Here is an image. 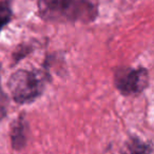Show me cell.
<instances>
[{
	"label": "cell",
	"mask_w": 154,
	"mask_h": 154,
	"mask_svg": "<svg viewBox=\"0 0 154 154\" xmlns=\"http://www.w3.org/2000/svg\"><path fill=\"white\" fill-rule=\"evenodd\" d=\"M31 51H32V48H31V45H21L19 48H18L17 51L15 52V54H14V57L17 58V59H19V58H22L23 56L28 55Z\"/></svg>",
	"instance_id": "52a82bcc"
},
{
	"label": "cell",
	"mask_w": 154,
	"mask_h": 154,
	"mask_svg": "<svg viewBox=\"0 0 154 154\" xmlns=\"http://www.w3.org/2000/svg\"><path fill=\"white\" fill-rule=\"evenodd\" d=\"M149 72L143 66H122L114 73V86L124 96H136L149 86Z\"/></svg>",
	"instance_id": "3957f363"
},
{
	"label": "cell",
	"mask_w": 154,
	"mask_h": 154,
	"mask_svg": "<svg viewBox=\"0 0 154 154\" xmlns=\"http://www.w3.org/2000/svg\"><path fill=\"white\" fill-rule=\"evenodd\" d=\"M3 1H8V2H10V3L12 2V0H3Z\"/></svg>",
	"instance_id": "9c48e42d"
},
{
	"label": "cell",
	"mask_w": 154,
	"mask_h": 154,
	"mask_svg": "<svg viewBox=\"0 0 154 154\" xmlns=\"http://www.w3.org/2000/svg\"><path fill=\"white\" fill-rule=\"evenodd\" d=\"M5 109L2 107V106H0V122L2 120V118H5Z\"/></svg>",
	"instance_id": "ba28073f"
},
{
	"label": "cell",
	"mask_w": 154,
	"mask_h": 154,
	"mask_svg": "<svg viewBox=\"0 0 154 154\" xmlns=\"http://www.w3.org/2000/svg\"><path fill=\"white\" fill-rule=\"evenodd\" d=\"M152 147L137 136H131L127 139L120 150V154H151Z\"/></svg>",
	"instance_id": "5b68a950"
},
{
	"label": "cell",
	"mask_w": 154,
	"mask_h": 154,
	"mask_svg": "<svg viewBox=\"0 0 154 154\" xmlns=\"http://www.w3.org/2000/svg\"><path fill=\"white\" fill-rule=\"evenodd\" d=\"M12 17H13V11L11 3L0 0V33L5 26H7L11 22Z\"/></svg>",
	"instance_id": "8992f818"
},
{
	"label": "cell",
	"mask_w": 154,
	"mask_h": 154,
	"mask_svg": "<svg viewBox=\"0 0 154 154\" xmlns=\"http://www.w3.org/2000/svg\"><path fill=\"white\" fill-rule=\"evenodd\" d=\"M38 15L50 22H93L97 8L89 0H37Z\"/></svg>",
	"instance_id": "6da1fadb"
},
{
	"label": "cell",
	"mask_w": 154,
	"mask_h": 154,
	"mask_svg": "<svg viewBox=\"0 0 154 154\" xmlns=\"http://www.w3.org/2000/svg\"><path fill=\"white\" fill-rule=\"evenodd\" d=\"M26 133H28V124H26V120L24 119V116L20 115L12 126L11 138L12 146L14 149L20 150L26 146Z\"/></svg>",
	"instance_id": "277c9868"
},
{
	"label": "cell",
	"mask_w": 154,
	"mask_h": 154,
	"mask_svg": "<svg viewBox=\"0 0 154 154\" xmlns=\"http://www.w3.org/2000/svg\"><path fill=\"white\" fill-rule=\"evenodd\" d=\"M45 76L28 70H18L10 77L9 89L18 103H30L37 99L45 90Z\"/></svg>",
	"instance_id": "7a4b0ae2"
}]
</instances>
